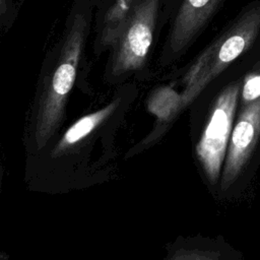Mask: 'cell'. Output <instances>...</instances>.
Instances as JSON below:
<instances>
[{"mask_svg": "<svg viewBox=\"0 0 260 260\" xmlns=\"http://www.w3.org/2000/svg\"><path fill=\"white\" fill-rule=\"evenodd\" d=\"M137 94L133 82L119 84L108 103L78 118L41 151L26 155V188L58 195L109 181L118 167L116 136Z\"/></svg>", "mask_w": 260, "mask_h": 260, "instance_id": "1", "label": "cell"}, {"mask_svg": "<svg viewBox=\"0 0 260 260\" xmlns=\"http://www.w3.org/2000/svg\"><path fill=\"white\" fill-rule=\"evenodd\" d=\"M88 26V15L76 12L62 39L43 63L25 121V156L47 147L61 132L83 57Z\"/></svg>", "mask_w": 260, "mask_h": 260, "instance_id": "2", "label": "cell"}, {"mask_svg": "<svg viewBox=\"0 0 260 260\" xmlns=\"http://www.w3.org/2000/svg\"><path fill=\"white\" fill-rule=\"evenodd\" d=\"M159 0H139L111 48L104 79L115 85L140 74L146 67L153 42Z\"/></svg>", "mask_w": 260, "mask_h": 260, "instance_id": "3", "label": "cell"}, {"mask_svg": "<svg viewBox=\"0 0 260 260\" xmlns=\"http://www.w3.org/2000/svg\"><path fill=\"white\" fill-rule=\"evenodd\" d=\"M260 159V99L241 107L229 140L219 178L221 195L236 192Z\"/></svg>", "mask_w": 260, "mask_h": 260, "instance_id": "4", "label": "cell"}, {"mask_svg": "<svg viewBox=\"0 0 260 260\" xmlns=\"http://www.w3.org/2000/svg\"><path fill=\"white\" fill-rule=\"evenodd\" d=\"M241 84L242 81L233 82L218 93L195 146L196 157L211 186H215L220 178L239 106Z\"/></svg>", "mask_w": 260, "mask_h": 260, "instance_id": "5", "label": "cell"}, {"mask_svg": "<svg viewBox=\"0 0 260 260\" xmlns=\"http://www.w3.org/2000/svg\"><path fill=\"white\" fill-rule=\"evenodd\" d=\"M260 32V3L249 8L209 47L206 68L200 77L201 89L244 54Z\"/></svg>", "mask_w": 260, "mask_h": 260, "instance_id": "6", "label": "cell"}, {"mask_svg": "<svg viewBox=\"0 0 260 260\" xmlns=\"http://www.w3.org/2000/svg\"><path fill=\"white\" fill-rule=\"evenodd\" d=\"M221 0H184L173 22L159 63L167 66L190 46L209 21Z\"/></svg>", "mask_w": 260, "mask_h": 260, "instance_id": "7", "label": "cell"}, {"mask_svg": "<svg viewBox=\"0 0 260 260\" xmlns=\"http://www.w3.org/2000/svg\"><path fill=\"white\" fill-rule=\"evenodd\" d=\"M139 0H113L107 9L99 30L95 53L99 55L111 49L121 30L134 12Z\"/></svg>", "mask_w": 260, "mask_h": 260, "instance_id": "8", "label": "cell"}, {"mask_svg": "<svg viewBox=\"0 0 260 260\" xmlns=\"http://www.w3.org/2000/svg\"><path fill=\"white\" fill-rule=\"evenodd\" d=\"M217 244L205 242V240L198 241L197 239L186 240L180 244H174L169 250V259H222L226 258L221 255L222 252Z\"/></svg>", "mask_w": 260, "mask_h": 260, "instance_id": "9", "label": "cell"}, {"mask_svg": "<svg viewBox=\"0 0 260 260\" xmlns=\"http://www.w3.org/2000/svg\"><path fill=\"white\" fill-rule=\"evenodd\" d=\"M260 99V68L249 72L242 81L239 106H246Z\"/></svg>", "mask_w": 260, "mask_h": 260, "instance_id": "10", "label": "cell"}, {"mask_svg": "<svg viewBox=\"0 0 260 260\" xmlns=\"http://www.w3.org/2000/svg\"><path fill=\"white\" fill-rule=\"evenodd\" d=\"M6 4H7V0H0V22L6 11Z\"/></svg>", "mask_w": 260, "mask_h": 260, "instance_id": "11", "label": "cell"}, {"mask_svg": "<svg viewBox=\"0 0 260 260\" xmlns=\"http://www.w3.org/2000/svg\"><path fill=\"white\" fill-rule=\"evenodd\" d=\"M3 180H4V168H3V164L0 158V195L2 192V188H3Z\"/></svg>", "mask_w": 260, "mask_h": 260, "instance_id": "12", "label": "cell"}]
</instances>
